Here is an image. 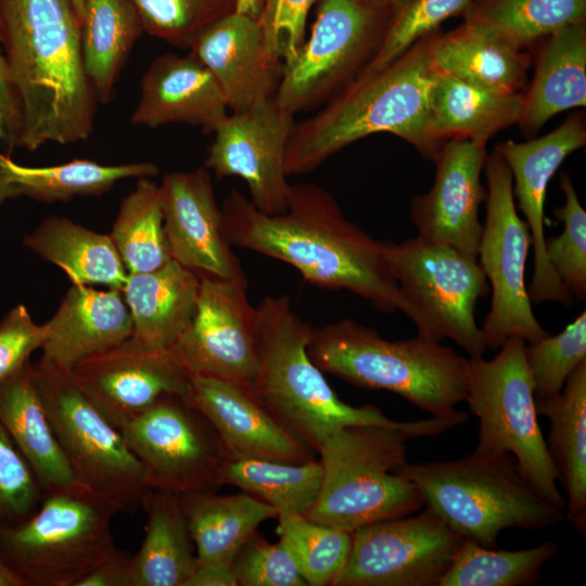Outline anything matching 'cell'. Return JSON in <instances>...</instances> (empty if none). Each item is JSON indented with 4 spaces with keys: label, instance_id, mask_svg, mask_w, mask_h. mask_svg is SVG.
<instances>
[{
    "label": "cell",
    "instance_id": "6da1fadb",
    "mask_svg": "<svg viewBox=\"0 0 586 586\" xmlns=\"http://www.w3.org/2000/svg\"><path fill=\"white\" fill-rule=\"evenodd\" d=\"M221 208L222 232L231 246L290 264L310 284L346 290L392 314L399 308L397 283L375 240L342 212L334 196L313 182L291 184L286 209L260 212L237 189Z\"/></svg>",
    "mask_w": 586,
    "mask_h": 586
},
{
    "label": "cell",
    "instance_id": "7a4b0ae2",
    "mask_svg": "<svg viewBox=\"0 0 586 586\" xmlns=\"http://www.w3.org/2000/svg\"><path fill=\"white\" fill-rule=\"evenodd\" d=\"M81 23L71 0H0L13 126L9 151L87 140L98 99L87 76Z\"/></svg>",
    "mask_w": 586,
    "mask_h": 586
},
{
    "label": "cell",
    "instance_id": "3957f363",
    "mask_svg": "<svg viewBox=\"0 0 586 586\" xmlns=\"http://www.w3.org/2000/svg\"><path fill=\"white\" fill-rule=\"evenodd\" d=\"M432 34L383 67L357 76L315 114L295 122L285 150V173L307 175L329 157L368 136L386 132L434 161L431 98L438 72Z\"/></svg>",
    "mask_w": 586,
    "mask_h": 586
},
{
    "label": "cell",
    "instance_id": "277c9868",
    "mask_svg": "<svg viewBox=\"0 0 586 586\" xmlns=\"http://www.w3.org/2000/svg\"><path fill=\"white\" fill-rule=\"evenodd\" d=\"M469 413L410 421L407 426L357 424L330 435L318 450L323 469L319 498L305 517L354 532L386 519L408 515L424 504L418 488L395 470L407 456L406 441L435 436L466 423Z\"/></svg>",
    "mask_w": 586,
    "mask_h": 586
},
{
    "label": "cell",
    "instance_id": "5b68a950",
    "mask_svg": "<svg viewBox=\"0 0 586 586\" xmlns=\"http://www.w3.org/2000/svg\"><path fill=\"white\" fill-rule=\"evenodd\" d=\"M255 308L259 370L251 393L315 453L345 426L410 423L391 420L373 405L355 407L339 398L308 355L313 327L295 313L289 295H266Z\"/></svg>",
    "mask_w": 586,
    "mask_h": 586
},
{
    "label": "cell",
    "instance_id": "8992f818",
    "mask_svg": "<svg viewBox=\"0 0 586 586\" xmlns=\"http://www.w3.org/2000/svg\"><path fill=\"white\" fill-rule=\"evenodd\" d=\"M307 352L322 371L353 385L395 393L432 417L464 402L469 357L415 336L388 341L373 328L341 319L311 330Z\"/></svg>",
    "mask_w": 586,
    "mask_h": 586
},
{
    "label": "cell",
    "instance_id": "52a82bcc",
    "mask_svg": "<svg viewBox=\"0 0 586 586\" xmlns=\"http://www.w3.org/2000/svg\"><path fill=\"white\" fill-rule=\"evenodd\" d=\"M395 471L418 488L425 508L485 547H496L507 528L545 530L566 521L565 511L536 491L511 454L406 461Z\"/></svg>",
    "mask_w": 586,
    "mask_h": 586
},
{
    "label": "cell",
    "instance_id": "ba28073f",
    "mask_svg": "<svg viewBox=\"0 0 586 586\" xmlns=\"http://www.w3.org/2000/svg\"><path fill=\"white\" fill-rule=\"evenodd\" d=\"M116 513L79 483L47 493L26 520L0 528V560L23 586H77L116 549Z\"/></svg>",
    "mask_w": 586,
    "mask_h": 586
},
{
    "label": "cell",
    "instance_id": "9c48e42d",
    "mask_svg": "<svg viewBox=\"0 0 586 586\" xmlns=\"http://www.w3.org/2000/svg\"><path fill=\"white\" fill-rule=\"evenodd\" d=\"M31 368L48 418L75 480L117 512H136L153 486L120 430L82 393L71 371L42 360Z\"/></svg>",
    "mask_w": 586,
    "mask_h": 586
},
{
    "label": "cell",
    "instance_id": "30bf717a",
    "mask_svg": "<svg viewBox=\"0 0 586 586\" xmlns=\"http://www.w3.org/2000/svg\"><path fill=\"white\" fill-rule=\"evenodd\" d=\"M525 346L522 337L511 336L489 360L483 356L469 357L464 402L479 420V438L473 451L511 454L536 491L565 511V497L557 486L559 474L538 423Z\"/></svg>",
    "mask_w": 586,
    "mask_h": 586
},
{
    "label": "cell",
    "instance_id": "8fae6325",
    "mask_svg": "<svg viewBox=\"0 0 586 586\" xmlns=\"http://www.w3.org/2000/svg\"><path fill=\"white\" fill-rule=\"evenodd\" d=\"M384 257L397 283L398 310L413 322L418 336L453 340L470 358L484 355L474 310L491 286L477 258L418 237L398 244L387 240Z\"/></svg>",
    "mask_w": 586,
    "mask_h": 586
},
{
    "label": "cell",
    "instance_id": "7c38bea8",
    "mask_svg": "<svg viewBox=\"0 0 586 586\" xmlns=\"http://www.w3.org/2000/svg\"><path fill=\"white\" fill-rule=\"evenodd\" d=\"M316 20L297 56L283 65L276 102L294 116L321 107L367 66L392 11L362 0H317Z\"/></svg>",
    "mask_w": 586,
    "mask_h": 586
},
{
    "label": "cell",
    "instance_id": "4fadbf2b",
    "mask_svg": "<svg viewBox=\"0 0 586 586\" xmlns=\"http://www.w3.org/2000/svg\"><path fill=\"white\" fill-rule=\"evenodd\" d=\"M484 170L486 217L477 259L492 288V303L481 331L486 348L495 351L511 336L533 343L549 333L534 315L525 285V264L533 242L515 207L510 169L494 149Z\"/></svg>",
    "mask_w": 586,
    "mask_h": 586
},
{
    "label": "cell",
    "instance_id": "5bb4252c",
    "mask_svg": "<svg viewBox=\"0 0 586 586\" xmlns=\"http://www.w3.org/2000/svg\"><path fill=\"white\" fill-rule=\"evenodd\" d=\"M120 432L153 488L179 495L221 486L227 453L211 422L187 396H162Z\"/></svg>",
    "mask_w": 586,
    "mask_h": 586
},
{
    "label": "cell",
    "instance_id": "9a60e30c",
    "mask_svg": "<svg viewBox=\"0 0 586 586\" xmlns=\"http://www.w3.org/2000/svg\"><path fill=\"white\" fill-rule=\"evenodd\" d=\"M463 539L428 508L361 526L332 586H438Z\"/></svg>",
    "mask_w": 586,
    "mask_h": 586
},
{
    "label": "cell",
    "instance_id": "2e32d148",
    "mask_svg": "<svg viewBox=\"0 0 586 586\" xmlns=\"http://www.w3.org/2000/svg\"><path fill=\"white\" fill-rule=\"evenodd\" d=\"M199 277L195 315L169 353L189 378H213L251 392L259 361L246 276Z\"/></svg>",
    "mask_w": 586,
    "mask_h": 586
},
{
    "label": "cell",
    "instance_id": "e0dca14e",
    "mask_svg": "<svg viewBox=\"0 0 586 586\" xmlns=\"http://www.w3.org/2000/svg\"><path fill=\"white\" fill-rule=\"evenodd\" d=\"M295 116L275 98L244 112H232L214 130L204 167L217 179L240 177L250 201L260 212L277 215L286 209L285 150Z\"/></svg>",
    "mask_w": 586,
    "mask_h": 586
},
{
    "label": "cell",
    "instance_id": "ac0fdd59",
    "mask_svg": "<svg viewBox=\"0 0 586 586\" xmlns=\"http://www.w3.org/2000/svg\"><path fill=\"white\" fill-rule=\"evenodd\" d=\"M585 144L586 118L578 112L543 137L525 142L506 140L495 146L510 169L515 207L524 215L532 235L534 272L527 288L531 304L555 302L570 306L574 302L546 256L544 206L550 179L565 158Z\"/></svg>",
    "mask_w": 586,
    "mask_h": 586
},
{
    "label": "cell",
    "instance_id": "d6986e66",
    "mask_svg": "<svg viewBox=\"0 0 586 586\" xmlns=\"http://www.w3.org/2000/svg\"><path fill=\"white\" fill-rule=\"evenodd\" d=\"M71 373L118 430L162 396H187L190 390V378L170 353L144 347L130 337L82 360Z\"/></svg>",
    "mask_w": 586,
    "mask_h": 586
},
{
    "label": "cell",
    "instance_id": "ffe728a7",
    "mask_svg": "<svg viewBox=\"0 0 586 586\" xmlns=\"http://www.w3.org/2000/svg\"><path fill=\"white\" fill-rule=\"evenodd\" d=\"M487 155L485 145L468 140L445 142L433 161L431 189L410 203V219L418 238L477 258L483 231L479 209L486 199L481 175Z\"/></svg>",
    "mask_w": 586,
    "mask_h": 586
},
{
    "label": "cell",
    "instance_id": "44dd1931",
    "mask_svg": "<svg viewBox=\"0 0 586 586\" xmlns=\"http://www.w3.org/2000/svg\"><path fill=\"white\" fill-rule=\"evenodd\" d=\"M160 191L171 259L199 276L231 278L244 272L224 235L221 208L208 169L169 173Z\"/></svg>",
    "mask_w": 586,
    "mask_h": 586
},
{
    "label": "cell",
    "instance_id": "7402d4cb",
    "mask_svg": "<svg viewBox=\"0 0 586 586\" xmlns=\"http://www.w3.org/2000/svg\"><path fill=\"white\" fill-rule=\"evenodd\" d=\"M211 422L229 460L304 463L315 451L291 434L247 390L221 380L192 377L187 394Z\"/></svg>",
    "mask_w": 586,
    "mask_h": 586
},
{
    "label": "cell",
    "instance_id": "603a6c76",
    "mask_svg": "<svg viewBox=\"0 0 586 586\" xmlns=\"http://www.w3.org/2000/svg\"><path fill=\"white\" fill-rule=\"evenodd\" d=\"M188 49L213 75L232 112L275 98L283 64L267 53L256 18L233 12L201 31Z\"/></svg>",
    "mask_w": 586,
    "mask_h": 586
},
{
    "label": "cell",
    "instance_id": "cb8c5ba5",
    "mask_svg": "<svg viewBox=\"0 0 586 586\" xmlns=\"http://www.w3.org/2000/svg\"><path fill=\"white\" fill-rule=\"evenodd\" d=\"M227 115L226 98L209 71L190 53H165L143 74L130 122L149 128L180 123L213 133Z\"/></svg>",
    "mask_w": 586,
    "mask_h": 586
},
{
    "label": "cell",
    "instance_id": "d4e9b609",
    "mask_svg": "<svg viewBox=\"0 0 586 586\" xmlns=\"http://www.w3.org/2000/svg\"><path fill=\"white\" fill-rule=\"evenodd\" d=\"M43 327L42 361L72 371L129 339L132 321L122 291L73 284Z\"/></svg>",
    "mask_w": 586,
    "mask_h": 586
},
{
    "label": "cell",
    "instance_id": "484cf974",
    "mask_svg": "<svg viewBox=\"0 0 586 586\" xmlns=\"http://www.w3.org/2000/svg\"><path fill=\"white\" fill-rule=\"evenodd\" d=\"M438 73L499 93H520L527 85L532 55L493 28L464 18L457 28L432 35Z\"/></svg>",
    "mask_w": 586,
    "mask_h": 586
},
{
    "label": "cell",
    "instance_id": "4316f807",
    "mask_svg": "<svg viewBox=\"0 0 586 586\" xmlns=\"http://www.w3.org/2000/svg\"><path fill=\"white\" fill-rule=\"evenodd\" d=\"M122 293L132 321L130 339L169 353L195 315L200 277L171 259L157 270L128 275Z\"/></svg>",
    "mask_w": 586,
    "mask_h": 586
},
{
    "label": "cell",
    "instance_id": "83f0119b",
    "mask_svg": "<svg viewBox=\"0 0 586 586\" xmlns=\"http://www.w3.org/2000/svg\"><path fill=\"white\" fill-rule=\"evenodd\" d=\"M539 41L517 124L525 136L537 133L559 113L586 106V21Z\"/></svg>",
    "mask_w": 586,
    "mask_h": 586
},
{
    "label": "cell",
    "instance_id": "f1b7e54d",
    "mask_svg": "<svg viewBox=\"0 0 586 586\" xmlns=\"http://www.w3.org/2000/svg\"><path fill=\"white\" fill-rule=\"evenodd\" d=\"M0 423L43 495L78 483L48 418L30 362L0 383Z\"/></svg>",
    "mask_w": 586,
    "mask_h": 586
},
{
    "label": "cell",
    "instance_id": "f546056e",
    "mask_svg": "<svg viewBox=\"0 0 586 586\" xmlns=\"http://www.w3.org/2000/svg\"><path fill=\"white\" fill-rule=\"evenodd\" d=\"M537 413L550 421L546 441L552 463L566 493L565 519L586 533V360L555 396L535 399Z\"/></svg>",
    "mask_w": 586,
    "mask_h": 586
},
{
    "label": "cell",
    "instance_id": "4dcf8cb0",
    "mask_svg": "<svg viewBox=\"0 0 586 586\" xmlns=\"http://www.w3.org/2000/svg\"><path fill=\"white\" fill-rule=\"evenodd\" d=\"M157 173V166L151 162L103 165L87 158L29 167L15 163L9 153H0V204L18 196L46 203L101 196L119 180L153 177Z\"/></svg>",
    "mask_w": 586,
    "mask_h": 586
},
{
    "label": "cell",
    "instance_id": "1f68e13d",
    "mask_svg": "<svg viewBox=\"0 0 586 586\" xmlns=\"http://www.w3.org/2000/svg\"><path fill=\"white\" fill-rule=\"evenodd\" d=\"M522 105V92H494L438 73L431 98V133L440 146L449 140L486 146L498 132L518 124Z\"/></svg>",
    "mask_w": 586,
    "mask_h": 586
},
{
    "label": "cell",
    "instance_id": "d6a6232c",
    "mask_svg": "<svg viewBox=\"0 0 586 586\" xmlns=\"http://www.w3.org/2000/svg\"><path fill=\"white\" fill-rule=\"evenodd\" d=\"M141 508L145 535L131 556L129 586H186L198 559L178 496L153 488Z\"/></svg>",
    "mask_w": 586,
    "mask_h": 586
},
{
    "label": "cell",
    "instance_id": "836d02e7",
    "mask_svg": "<svg viewBox=\"0 0 586 586\" xmlns=\"http://www.w3.org/2000/svg\"><path fill=\"white\" fill-rule=\"evenodd\" d=\"M195 547L198 564L231 561L266 520L278 518L267 502L245 492L219 496L215 491L177 495Z\"/></svg>",
    "mask_w": 586,
    "mask_h": 586
},
{
    "label": "cell",
    "instance_id": "e575fe53",
    "mask_svg": "<svg viewBox=\"0 0 586 586\" xmlns=\"http://www.w3.org/2000/svg\"><path fill=\"white\" fill-rule=\"evenodd\" d=\"M24 243L62 269L73 284H100L123 291L127 282L128 272L111 235L68 218H46Z\"/></svg>",
    "mask_w": 586,
    "mask_h": 586
},
{
    "label": "cell",
    "instance_id": "d590c367",
    "mask_svg": "<svg viewBox=\"0 0 586 586\" xmlns=\"http://www.w3.org/2000/svg\"><path fill=\"white\" fill-rule=\"evenodd\" d=\"M144 33L131 0H85L80 44L98 102L109 103L136 41Z\"/></svg>",
    "mask_w": 586,
    "mask_h": 586
},
{
    "label": "cell",
    "instance_id": "8d00e7d4",
    "mask_svg": "<svg viewBox=\"0 0 586 586\" xmlns=\"http://www.w3.org/2000/svg\"><path fill=\"white\" fill-rule=\"evenodd\" d=\"M323 483L320 460L286 463L270 460H228L221 485H233L272 506L278 515H305L316 504Z\"/></svg>",
    "mask_w": 586,
    "mask_h": 586
},
{
    "label": "cell",
    "instance_id": "74e56055",
    "mask_svg": "<svg viewBox=\"0 0 586 586\" xmlns=\"http://www.w3.org/2000/svg\"><path fill=\"white\" fill-rule=\"evenodd\" d=\"M128 275L157 270L171 260L164 231L160 186L137 178L110 233Z\"/></svg>",
    "mask_w": 586,
    "mask_h": 586
},
{
    "label": "cell",
    "instance_id": "f35d334b",
    "mask_svg": "<svg viewBox=\"0 0 586 586\" xmlns=\"http://www.w3.org/2000/svg\"><path fill=\"white\" fill-rule=\"evenodd\" d=\"M558 549L552 540L521 550H500L464 538L438 586L532 585Z\"/></svg>",
    "mask_w": 586,
    "mask_h": 586
},
{
    "label": "cell",
    "instance_id": "ab89813d",
    "mask_svg": "<svg viewBox=\"0 0 586 586\" xmlns=\"http://www.w3.org/2000/svg\"><path fill=\"white\" fill-rule=\"evenodd\" d=\"M464 18L482 23L521 48L586 21V0H473Z\"/></svg>",
    "mask_w": 586,
    "mask_h": 586
},
{
    "label": "cell",
    "instance_id": "60d3db41",
    "mask_svg": "<svg viewBox=\"0 0 586 586\" xmlns=\"http://www.w3.org/2000/svg\"><path fill=\"white\" fill-rule=\"evenodd\" d=\"M277 534L307 585L332 586L352 548L353 532L314 522L305 515H278Z\"/></svg>",
    "mask_w": 586,
    "mask_h": 586
},
{
    "label": "cell",
    "instance_id": "b9f144b4",
    "mask_svg": "<svg viewBox=\"0 0 586 586\" xmlns=\"http://www.w3.org/2000/svg\"><path fill=\"white\" fill-rule=\"evenodd\" d=\"M144 33L180 49L220 18L235 12L237 0H131Z\"/></svg>",
    "mask_w": 586,
    "mask_h": 586
},
{
    "label": "cell",
    "instance_id": "7bdbcfd3",
    "mask_svg": "<svg viewBox=\"0 0 586 586\" xmlns=\"http://www.w3.org/2000/svg\"><path fill=\"white\" fill-rule=\"evenodd\" d=\"M472 2L473 0H403L392 11L382 41L360 74L388 64L417 41L438 30L446 20L463 15Z\"/></svg>",
    "mask_w": 586,
    "mask_h": 586
},
{
    "label": "cell",
    "instance_id": "ee69618b",
    "mask_svg": "<svg viewBox=\"0 0 586 586\" xmlns=\"http://www.w3.org/2000/svg\"><path fill=\"white\" fill-rule=\"evenodd\" d=\"M525 360L535 399L557 395L575 368L586 360V311L557 335H547L525 346Z\"/></svg>",
    "mask_w": 586,
    "mask_h": 586
},
{
    "label": "cell",
    "instance_id": "f6af8a7d",
    "mask_svg": "<svg viewBox=\"0 0 586 586\" xmlns=\"http://www.w3.org/2000/svg\"><path fill=\"white\" fill-rule=\"evenodd\" d=\"M560 188L564 204L555 208L553 214L563 222V230L557 237L546 238L545 252L560 281L574 297L583 301L586 296V212L565 173L560 176Z\"/></svg>",
    "mask_w": 586,
    "mask_h": 586
},
{
    "label": "cell",
    "instance_id": "bcb514c9",
    "mask_svg": "<svg viewBox=\"0 0 586 586\" xmlns=\"http://www.w3.org/2000/svg\"><path fill=\"white\" fill-rule=\"evenodd\" d=\"M231 566L238 586H306L281 542L271 544L257 531L234 555Z\"/></svg>",
    "mask_w": 586,
    "mask_h": 586
},
{
    "label": "cell",
    "instance_id": "7dc6e473",
    "mask_svg": "<svg viewBox=\"0 0 586 586\" xmlns=\"http://www.w3.org/2000/svg\"><path fill=\"white\" fill-rule=\"evenodd\" d=\"M42 497L28 464L0 423V528L26 520Z\"/></svg>",
    "mask_w": 586,
    "mask_h": 586
},
{
    "label": "cell",
    "instance_id": "c3c4849f",
    "mask_svg": "<svg viewBox=\"0 0 586 586\" xmlns=\"http://www.w3.org/2000/svg\"><path fill=\"white\" fill-rule=\"evenodd\" d=\"M317 0H263L257 18L267 53L286 65L305 42L307 15Z\"/></svg>",
    "mask_w": 586,
    "mask_h": 586
},
{
    "label": "cell",
    "instance_id": "681fc988",
    "mask_svg": "<svg viewBox=\"0 0 586 586\" xmlns=\"http://www.w3.org/2000/svg\"><path fill=\"white\" fill-rule=\"evenodd\" d=\"M43 327L31 319L24 305L11 309L0 321V383L21 370L30 354L41 348Z\"/></svg>",
    "mask_w": 586,
    "mask_h": 586
},
{
    "label": "cell",
    "instance_id": "f907efd6",
    "mask_svg": "<svg viewBox=\"0 0 586 586\" xmlns=\"http://www.w3.org/2000/svg\"><path fill=\"white\" fill-rule=\"evenodd\" d=\"M131 556L117 548L77 586H129Z\"/></svg>",
    "mask_w": 586,
    "mask_h": 586
},
{
    "label": "cell",
    "instance_id": "816d5d0a",
    "mask_svg": "<svg viewBox=\"0 0 586 586\" xmlns=\"http://www.w3.org/2000/svg\"><path fill=\"white\" fill-rule=\"evenodd\" d=\"M186 586H238L231 564L202 563L188 579Z\"/></svg>",
    "mask_w": 586,
    "mask_h": 586
},
{
    "label": "cell",
    "instance_id": "f5cc1de1",
    "mask_svg": "<svg viewBox=\"0 0 586 586\" xmlns=\"http://www.w3.org/2000/svg\"><path fill=\"white\" fill-rule=\"evenodd\" d=\"M13 126V99L11 85L4 60L3 51L0 43V141H4L7 145L10 141V136Z\"/></svg>",
    "mask_w": 586,
    "mask_h": 586
},
{
    "label": "cell",
    "instance_id": "db71d44e",
    "mask_svg": "<svg viewBox=\"0 0 586 586\" xmlns=\"http://www.w3.org/2000/svg\"><path fill=\"white\" fill-rule=\"evenodd\" d=\"M263 0H237L235 12L258 18L262 10Z\"/></svg>",
    "mask_w": 586,
    "mask_h": 586
},
{
    "label": "cell",
    "instance_id": "11a10c76",
    "mask_svg": "<svg viewBox=\"0 0 586 586\" xmlns=\"http://www.w3.org/2000/svg\"><path fill=\"white\" fill-rule=\"evenodd\" d=\"M0 586H23L21 579L1 560Z\"/></svg>",
    "mask_w": 586,
    "mask_h": 586
},
{
    "label": "cell",
    "instance_id": "9f6ffc18",
    "mask_svg": "<svg viewBox=\"0 0 586 586\" xmlns=\"http://www.w3.org/2000/svg\"><path fill=\"white\" fill-rule=\"evenodd\" d=\"M362 1L379 9L393 11L403 0H362Z\"/></svg>",
    "mask_w": 586,
    "mask_h": 586
},
{
    "label": "cell",
    "instance_id": "6f0895ef",
    "mask_svg": "<svg viewBox=\"0 0 586 586\" xmlns=\"http://www.w3.org/2000/svg\"><path fill=\"white\" fill-rule=\"evenodd\" d=\"M71 1H72V4H73V7H74V9L76 11V14L79 17L80 23H81L82 14H84L85 0H71Z\"/></svg>",
    "mask_w": 586,
    "mask_h": 586
}]
</instances>
